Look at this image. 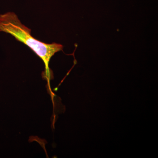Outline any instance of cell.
I'll list each match as a JSON object with an SVG mask.
<instances>
[{
    "mask_svg": "<svg viewBox=\"0 0 158 158\" xmlns=\"http://www.w3.org/2000/svg\"><path fill=\"white\" fill-rule=\"evenodd\" d=\"M0 32L11 34L29 47L42 59L45 65V77L49 82L51 79L50 61L56 53L62 50L63 46L56 43L46 44L35 39L31 35V29L23 24L14 12L0 15Z\"/></svg>",
    "mask_w": 158,
    "mask_h": 158,
    "instance_id": "cell-1",
    "label": "cell"
}]
</instances>
